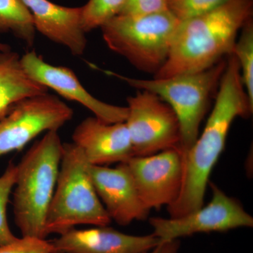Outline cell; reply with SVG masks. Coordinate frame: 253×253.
Segmentation results:
<instances>
[{
	"label": "cell",
	"instance_id": "cell-1",
	"mask_svg": "<svg viewBox=\"0 0 253 253\" xmlns=\"http://www.w3.org/2000/svg\"><path fill=\"white\" fill-rule=\"evenodd\" d=\"M253 111L239 73L226 71L219 82L204 131L190 149L182 152V184L177 199L168 207L171 218L182 217L204 206L209 176L224 149L231 124L236 118L249 117Z\"/></svg>",
	"mask_w": 253,
	"mask_h": 253
},
{
	"label": "cell",
	"instance_id": "cell-2",
	"mask_svg": "<svg viewBox=\"0 0 253 253\" xmlns=\"http://www.w3.org/2000/svg\"><path fill=\"white\" fill-rule=\"evenodd\" d=\"M253 14V0H230L207 14L180 21L167 61L154 78L201 72L232 54L239 31Z\"/></svg>",
	"mask_w": 253,
	"mask_h": 253
},
{
	"label": "cell",
	"instance_id": "cell-3",
	"mask_svg": "<svg viewBox=\"0 0 253 253\" xmlns=\"http://www.w3.org/2000/svg\"><path fill=\"white\" fill-rule=\"evenodd\" d=\"M63 143L49 131L17 164L13 192L14 221L22 236L46 239V214L59 175Z\"/></svg>",
	"mask_w": 253,
	"mask_h": 253
},
{
	"label": "cell",
	"instance_id": "cell-4",
	"mask_svg": "<svg viewBox=\"0 0 253 253\" xmlns=\"http://www.w3.org/2000/svg\"><path fill=\"white\" fill-rule=\"evenodd\" d=\"M89 165L78 146L63 144L59 175L46 214L47 236L59 235L79 225L111 224L91 180Z\"/></svg>",
	"mask_w": 253,
	"mask_h": 253
},
{
	"label": "cell",
	"instance_id": "cell-5",
	"mask_svg": "<svg viewBox=\"0 0 253 253\" xmlns=\"http://www.w3.org/2000/svg\"><path fill=\"white\" fill-rule=\"evenodd\" d=\"M180 21L169 11L148 15H118L101 28L103 39L143 72L156 73L167 61Z\"/></svg>",
	"mask_w": 253,
	"mask_h": 253
},
{
	"label": "cell",
	"instance_id": "cell-6",
	"mask_svg": "<svg viewBox=\"0 0 253 253\" xmlns=\"http://www.w3.org/2000/svg\"><path fill=\"white\" fill-rule=\"evenodd\" d=\"M226 64V61L222 59L201 72L151 80L129 78L110 71L104 72L136 89L154 93L169 104L179 119L180 148L184 152L199 137L200 126L207 111L210 97L219 85Z\"/></svg>",
	"mask_w": 253,
	"mask_h": 253
},
{
	"label": "cell",
	"instance_id": "cell-7",
	"mask_svg": "<svg viewBox=\"0 0 253 253\" xmlns=\"http://www.w3.org/2000/svg\"><path fill=\"white\" fill-rule=\"evenodd\" d=\"M126 101L128 113L125 123L134 156H151L164 150L180 148V125L169 104L146 90H138Z\"/></svg>",
	"mask_w": 253,
	"mask_h": 253
},
{
	"label": "cell",
	"instance_id": "cell-8",
	"mask_svg": "<svg viewBox=\"0 0 253 253\" xmlns=\"http://www.w3.org/2000/svg\"><path fill=\"white\" fill-rule=\"evenodd\" d=\"M73 113L64 101L48 92L18 101L0 121V157L21 151L42 133L59 131Z\"/></svg>",
	"mask_w": 253,
	"mask_h": 253
},
{
	"label": "cell",
	"instance_id": "cell-9",
	"mask_svg": "<svg viewBox=\"0 0 253 253\" xmlns=\"http://www.w3.org/2000/svg\"><path fill=\"white\" fill-rule=\"evenodd\" d=\"M209 204L177 218L152 217L149 223L161 241H174L198 233L224 232L241 227H253V218L240 203L212 183Z\"/></svg>",
	"mask_w": 253,
	"mask_h": 253
},
{
	"label": "cell",
	"instance_id": "cell-10",
	"mask_svg": "<svg viewBox=\"0 0 253 253\" xmlns=\"http://www.w3.org/2000/svg\"><path fill=\"white\" fill-rule=\"evenodd\" d=\"M138 194L146 208L159 209L177 199L182 184L184 164L180 148L147 156H133L126 163Z\"/></svg>",
	"mask_w": 253,
	"mask_h": 253
},
{
	"label": "cell",
	"instance_id": "cell-11",
	"mask_svg": "<svg viewBox=\"0 0 253 253\" xmlns=\"http://www.w3.org/2000/svg\"><path fill=\"white\" fill-rule=\"evenodd\" d=\"M21 62L23 69L34 81L65 99L81 104L103 122H126V106H115L96 99L83 86L71 68L49 64L35 51H28L21 56Z\"/></svg>",
	"mask_w": 253,
	"mask_h": 253
},
{
	"label": "cell",
	"instance_id": "cell-12",
	"mask_svg": "<svg viewBox=\"0 0 253 253\" xmlns=\"http://www.w3.org/2000/svg\"><path fill=\"white\" fill-rule=\"evenodd\" d=\"M89 173L96 194L111 220L127 226L148 217L150 211L143 204L126 163L114 168L89 165Z\"/></svg>",
	"mask_w": 253,
	"mask_h": 253
},
{
	"label": "cell",
	"instance_id": "cell-13",
	"mask_svg": "<svg viewBox=\"0 0 253 253\" xmlns=\"http://www.w3.org/2000/svg\"><path fill=\"white\" fill-rule=\"evenodd\" d=\"M72 139L92 166L126 163L134 156L125 122L107 123L95 116L88 117L76 126Z\"/></svg>",
	"mask_w": 253,
	"mask_h": 253
},
{
	"label": "cell",
	"instance_id": "cell-14",
	"mask_svg": "<svg viewBox=\"0 0 253 253\" xmlns=\"http://www.w3.org/2000/svg\"><path fill=\"white\" fill-rule=\"evenodd\" d=\"M58 253H145L161 242L154 234L134 236L108 226L71 229L51 241Z\"/></svg>",
	"mask_w": 253,
	"mask_h": 253
},
{
	"label": "cell",
	"instance_id": "cell-15",
	"mask_svg": "<svg viewBox=\"0 0 253 253\" xmlns=\"http://www.w3.org/2000/svg\"><path fill=\"white\" fill-rule=\"evenodd\" d=\"M21 1L29 11L36 31L74 56L84 54L87 39L82 26L81 7H67L49 0Z\"/></svg>",
	"mask_w": 253,
	"mask_h": 253
},
{
	"label": "cell",
	"instance_id": "cell-16",
	"mask_svg": "<svg viewBox=\"0 0 253 253\" xmlns=\"http://www.w3.org/2000/svg\"><path fill=\"white\" fill-rule=\"evenodd\" d=\"M46 92L47 88L23 69L18 53L11 49L0 54V121L18 101Z\"/></svg>",
	"mask_w": 253,
	"mask_h": 253
},
{
	"label": "cell",
	"instance_id": "cell-17",
	"mask_svg": "<svg viewBox=\"0 0 253 253\" xmlns=\"http://www.w3.org/2000/svg\"><path fill=\"white\" fill-rule=\"evenodd\" d=\"M9 33L28 47L36 41L33 18L21 0H0V34Z\"/></svg>",
	"mask_w": 253,
	"mask_h": 253
},
{
	"label": "cell",
	"instance_id": "cell-18",
	"mask_svg": "<svg viewBox=\"0 0 253 253\" xmlns=\"http://www.w3.org/2000/svg\"><path fill=\"white\" fill-rule=\"evenodd\" d=\"M241 69V78L253 106V21H246L241 30L239 40H236L233 49Z\"/></svg>",
	"mask_w": 253,
	"mask_h": 253
},
{
	"label": "cell",
	"instance_id": "cell-19",
	"mask_svg": "<svg viewBox=\"0 0 253 253\" xmlns=\"http://www.w3.org/2000/svg\"><path fill=\"white\" fill-rule=\"evenodd\" d=\"M126 0H89L81 7L82 26L86 33L101 28L121 14Z\"/></svg>",
	"mask_w": 253,
	"mask_h": 253
},
{
	"label": "cell",
	"instance_id": "cell-20",
	"mask_svg": "<svg viewBox=\"0 0 253 253\" xmlns=\"http://www.w3.org/2000/svg\"><path fill=\"white\" fill-rule=\"evenodd\" d=\"M16 173L17 164L11 161L0 176V246L12 242L18 238L10 229L7 219V206L16 182Z\"/></svg>",
	"mask_w": 253,
	"mask_h": 253
},
{
	"label": "cell",
	"instance_id": "cell-21",
	"mask_svg": "<svg viewBox=\"0 0 253 253\" xmlns=\"http://www.w3.org/2000/svg\"><path fill=\"white\" fill-rule=\"evenodd\" d=\"M230 0H169V11L179 21L207 14Z\"/></svg>",
	"mask_w": 253,
	"mask_h": 253
},
{
	"label": "cell",
	"instance_id": "cell-22",
	"mask_svg": "<svg viewBox=\"0 0 253 253\" xmlns=\"http://www.w3.org/2000/svg\"><path fill=\"white\" fill-rule=\"evenodd\" d=\"M0 253H58L51 241L46 239L22 236L0 246Z\"/></svg>",
	"mask_w": 253,
	"mask_h": 253
},
{
	"label": "cell",
	"instance_id": "cell-23",
	"mask_svg": "<svg viewBox=\"0 0 253 253\" xmlns=\"http://www.w3.org/2000/svg\"><path fill=\"white\" fill-rule=\"evenodd\" d=\"M169 11V0H126L119 15H148Z\"/></svg>",
	"mask_w": 253,
	"mask_h": 253
},
{
	"label": "cell",
	"instance_id": "cell-24",
	"mask_svg": "<svg viewBox=\"0 0 253 253\" xmlns=\"http://www.w3.org/2000/svg\"><path fill=\"white\" fill-rule=\"evenodd\" d=\"M180 243L179 240L161 241L157 246L145 253H177Z\"/></svg>",
	"mask_w": 253,
	"mask_h": 253
},
{
	"label": "cell",
	"instance_id": "cell-25",
	"mask_svg": "<svg viewBox=\"0 0 253 253\" xmlns=\"http://www.w3.org/2000/svg\"><path fill=\"white\" fill-rule=\"evenodd\" d=\"M11 49V46H10L9 44L3 42L1 41V39H0V54L5 52V51H9V50Z\"/></svg>",
	"mask_w": 253,
	"mask_h": 253
}]
</instances>
